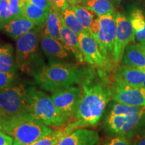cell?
Masks as SVG:
<instances>
[{
    "label": "cell",
    "instance_id": "1",
    "mask_svg": "<svg viewBox=\"0 0 145 145\" xmlns=\"http://www.w3.org/2000/svg\"><path fill=\"white\" fill-rule=\"evenodd\" d=\"M93 80L81 85L82 95L74 116L76 120L70 124L73 130L95 126L112 99V89L104 82L93 83Z\"/></svg>",
    "mask_w": 145,
    "mask_h": 145
},
{
    "label": "cell",
    "instance_id": "2",
    "mask_svg": "<svg viewBox=\"0 0 145 145\" xmlns=\"http://www.w3.org/2000/svg\"><path fill=\"white\" fill-rule=\"evenodd\" d=\"M34 77L41 89L55 92L75 84L81 86L94 76L93 72L85 67L54 62L45 65Z\"/></svg>",
    "mask_w": 145,
    "mask_h": 145
},
{
    "label": "cell",
    "instance_id": "3",
    "mask_svg": "<svg viewBox=\"0 0 145 145\" xmlns=\"http://www.w3.org/2000/svg\"><path fill=\"white\" fill-rule=\"evenodd\" d=\"M1 131L22 145L33 144L53 132L29 112L3 119Z\"/></svg>",
    "mask_w": 145,
    "mask_h": 145
},
{
    "label": "cell",
    "instance_id": "4",
    "mask_svg": "<svg viewBox=\"0 0 145 145\" xmlns=\"http://www.w3.org/2000/svg\"><path fill=\"white\" fill-rule=\"evenodd\" d=\"M42 27L43 26H36L16 40V67L21 71L33 76L45 66L39 52Z\"/></svg>",
    "mask_w": 145,
    "mask_h": 145
},
{
    "label": "cell",
    "instance_id": "5",
    "mask_svg": "<svg viewBox=\"0 0 145 145\" xmlns=\"http://www.w3.org/2000/svg\"><path fill=\"white\" fill-rule=\"evenodd\" d=\"M28 112L47 126L60 127L69 122L63 116L49 95L34 88L27 89Z\"/></svg>",
    "mask_w": 145,
    "mask_h": 145
},
{
    "label": "cell",
    "instance_id": "6",
    "mask_svg": "<svg viewBox=\"0 0 145 145\" xmlns=\"http://www.w3.org/2000/svg\"><path fill=\"white\" fill-rule=\"evenodd\" d=\"M116 31V14L97 16L93 20L89 30V34L97 42L103 55L113 63Z\"/></svg>",
    "mask_w": 145,
    "mask_h": 145
},
{
    "label": "cell",
    "instance_id": "7",
    "mask_svg": "<svg viewBox=\"0 0 145 145\" xmlns=\"http://www.w3.org/2000/svg\"><path fill=\"white\" fill-rule=\"evenodd\" d=\"M28 112V92L23 85H14L0 90V114L3 119Z\"/></svg>",
    "mask_w": 145,
    "mask_h": 145
},
{
    "label": "cell",
    "instance_id": "8",
    "mask_svg": "<svg viewBox=\"0 0 145 145\" xmlns=\"http://www.w3.org/2000/svg\"><path fill=\"white\" fill-rule=\"evenodd\" d=\"M81 95L82 89L72 86L53 92L50 97L61 114L69 121L75 116Z\"/></svg>",
    "mask_w": 145,
    "mask_h": 145
},
{
    "label": "cell",
    "instance_id": "9",
    "mask_svg": "<svg viewBox=\"0 0 145 145\" xmlns=\"http://www.w3.org/2000/svg\"><path fill=\"white\" fill-rule=\"evenodd\" d=\"M116 31L114 40L113 61L118 65L122 60L124 50L130 42L135 40V36L133 27L130 20L122 14H116Z\"/></svg>",
    "mask_w": 145,
    "mask_h": 145
},
{
    "label": "cell",
    "instance_id": "10",
    "mask_svg": "<svg viewBox=\"0 0 145 145\" xmlns=\"http://www.w3.org/2000/svg\"><path fill=\"white\" fill-rule=\"evenodd\" d=\"M79 43L85 62L101 70H110L114 65L101 53L95 39L88 32L79 35Z\"/></svg>",
    "mask_w": 145,
    "mask_h": 145
},
{
    "label": "cell",
    "instance_id": "11",
    "mask_svg": "<svg viewBox=\"0 0 145 145\" xmlns=\"http://www.w3.org/2000/svg\"><path fill=\"white\" fill-rule=\"evenodd\" d=\"M112 99L120 104L145 107V88L116 82L112 89Z\"/></svg>",
    "mask_w": 145,
    "mask_h": 145
},
{
    "label": "cell",
    "instance_id": "12",
    "mask_svg": "<svg viewBox=\"0 0 145 145\" xmlns=\"http://www.w3.org/2000/svg\"><path fill=\"white\" fill-rule=\"evenodd\" d=\"M99 142V137L97 132L81 128L64 136L56 145H97Z\"/></svg>",
    "mask_w": 145,
    "mask_h": 145
},
{
    "label": "cell",
    "instance_id": "13",
    "mask_svg": "<svg viewBox=\"0 0 145 145\" xmlns=\"http://www.w3.org/2000/svg\"><path fill=\"white\" fill-rule=\"evenodd\" d=\"M114 78L116 82L125 86L142 87L145 81V72L122 65L114 70Z\"/></svg>",
    "mask_w": 145,
    "mask_h": 145
},
{
    "label": "cell",
    "instance_id": "14",
    "mask_svg": "<svg viewBox=\"0 0 145 145\" xmlns=\"http://www.w3.org/2000/svg\"><path fill=\"white\" fill-rule=\"evenodd\" d=\"M40 44L42 51L51 59H65L68 57L67 49L62 42L46 36L42 32Z\"/></svg>",
    "mask_w": 145,
    "mask_h": 145
},
{
    "label": "cell",
    "instance_id": "15",
    "mask_svg": "<svg viewBox=\"0 0 145 145\" xmlns=\"http://www.w3.org/2000/svg\"><path fill=\"white\" fill-rule=\"evenodd\" d=\"M61 42L69 51L72 52L75 59L81 64L85 63L84 58L81 51L79 36L75 32L68 28L61 21Z\"/></svg>",
    "mask_w": 145,
    "mask_h": 145
},
{
    "label": "cell",
    "instance_id": "16",
    "mask_svg": "<svg viewBox=\"0 0 145 145\" xmlns=\"http://www.w3.org/2000/svg\"><path fill=\"white\" fill-rule=\"evenodd\" d=\"M124 65L145 72V54L140 44H130L126 46L122 58Z\"/></svg>",
    "mask_w": 145,
    "mask_h": 145
},
{
    "label": "cell",
    "instance_id": "17",
    "mask_svg": "<svg viewBox=\"0 0 145 145\" xmlns=\"http://www.w3.org/2000/svg\"><path fill=\"white\" fill-rule=\"evenodd\" d=\"M36 26L35 24L23 16L11 21L3 27L2 30L11 39L17 40L20 37L31 31Z\"/></svg>",
    "mask_w": 145,
    "mask_h": 145
},
{
    "label": "cell",
    "instance_id": "18",
    "mask_svg": "<svg viewBox=\"0 0 145 145\" xmlns=\"http://www.w3.org/2000/svg\"><path fill=\"white\" fill-rule=\"evenodd\" d=\"M61 20L59 12L52 7L44 24V28L42 32L46 36L61 42Z\"/></svg>",
    "mask_w": 145,
    "mask_h": 145
},
{
    "label": "cell",
    "instance_id": "19",
    "mask_svg": "<svg viewBox=\"0 0 145 145\" xmlns=\"http://www.w3.org/2000/svg\"><path fill=\"white\" fill-rule=\"evenodd\" d=\"M129 20L133 27L135 39L141 46H145V12L136 9L130 14Z\"/></svg>",
    "mask_w": 145,
    "mask_h": 145
},
{
    "label": "cell",
    "instance_id": "20",
    "mask_svg": "<svg viewBox=\"0 0 145 145\" xmlns=\"http://www.w3.org/2000/svg\"><path fill=\"white\" fill-rule=\"evenodd\" d=\"M16 69L13 46L8 44L0 47V72L15 73Z\"/></svg>",
    "mask_w": 145,
    "mask_h": 145
},
{
    "label": "cell",
    "instance_id": "21",
    "mask_svg": "<svg viewBox=\"0 0 145 145\" xmlns=\"http://www.w3.org/2000/svg\"><path fill=\"white\" fill-rule=\"evenodd\" d=\"M49 12L50 11L28 2L25 5L24 16L35 24L36 26H42L46 22Z\"/></svg>",
    "mask_w": 145,
    "mask_h": 145
},
{
    "label": "cell",
    "instance_id": "22",
    "mask_svg": "<svg viewBox=\"0 0 145 145\" xmlns=\"http://www.w3.org/2000/svg\"><path fill=\"white\" fill-rule=\"evenodd\" d=\"M81 4L97 16L115 14L114 5L110 0H86Z\"/></svg>",
    "mask_w": 145,
    "mask_h": 145
},
{
    "label": "cell",
    "instance_id": "23",
    "mask_svg": "<svg viewBox=\"0 0 145 145\" xmlns=\"http://www.w3.org/2000/svg\"><path fill=\"white\" fill-rule=\"evenodd\" d=\"M59 14L62 22L78 36L83 32H88L77 20L75 12L71 8L70 5L67 8L59 12Z\"/></svg>",
    "mask_w": 145,
    "mask_h": 145
},
{
    "label": "cell",
    "instance_id": "24",
    "mask_svg": "<svg viewBox=\"0 0 145 145\" xmlns=\"http://www.w3.org/2000/svg\"><path fill=\"white\" fill-rule=\"evenodd\" d=\"M70 7L75 12L76 17L82 26L89 33L91 26L95 20V14L81 4L71 5Z\"/></svg>",
    "mask_w": 145,
    "mask_h": 145
},
{
    "label": "cell",
    "instance_id": "25",
    "mask_svg": "<svg viewBox=\"0 0 145 145\" xmlns=\"http://www.w3.org/2000/svg\"><path fill=\"white\" fill-rule=\"evenodd\" d=\"M71 132L69 126H67L63 129L52 132L30 145H56L61 138Z\"/></svg>",
    "mask_w": 145,
    "mask_h": 145
},
{
    "label": "cell",
    "instance_id": "26",
    "mask_svg": "<svg viewBox=\"0 0 145 145\" xmlns=\"http://www.w3.org/2000/svg\"><path fill=\"white\" fill-rule=\"evenodd\" d=\"M145 112V107L136 106L118 103L114 104L112 107L110 115H120V116H130L132 114Z\"/></svg>",
    "mask_w": 145,
    "mask_h": 145
},
{
    "label": "cell",
    "instance_id": "27",
    "mask_svg": "<svg viewBox=\"0 0 145 145\" xmlns=\"http://www.w3.org/2000/svg\"><path fill=\"white\" fill-rule=\"evenodd\" d=\"M145 114V112H142L140 113L132 114L129 116L128 120L122 126V129L120 131L118 135L120 136H126L130 132L133 131L137 128L138 125L141 121V119L142 118L143 116Z\"/></svg>",
    "mask_w": 145,
    "mask_h": 145
},
{
    "label": "cell",
    "instance_id": "28",
    "mask_svg": "<svg viewBox=\"0 0 145 145\" xmlns=\"http://www.w3.org/2000/svg\"><path fill=\"white\" fill-rule=\"evenodd\" d=\"M129 116L109 115L108 118V126L110 131L118 135L122 126L128 120Z\"/></svg>",
    "mask_w": 145,
    "mask_h": 145
},
{
    "label": "cell",
    "instance_id": "29",
    "mask_svg": "<svg viewBox=\"0 0 145 145\" xmlns=\"http://www.w3.org/2000/svg\"><path fill=\"white\" fill-rule=\"evenodd\" d=\"M12 21L9 0H0V30Z\"/></svg>",
    "mask_w": 145,
    "mask_h": 145
},
{
    "label": "cell",
    "instance_id": "30",
    "mask_svg": "<svg viewBox=\"0 0 145 145\" xmlns=\"http://www.w3.org/2000/svg\"><path fill=\"white\" fill-rule=\"evenodd\" d=\"M10 10L12 14V20L24 16L25 5L26 3L22 0H9Z\"/></svg>",
    "mask_w": 145,
    "mask_h": 145
},
{
    "label": "cell",
    "instance_id": "31",
    "mask_svg": "<svg viewBox=\"0 0 145 145\" xmlns=\"http://www.w3.org/2000/svg\"><path fill=\"white\" fill-rule=\"evenodd\" d=\"M15 79V73L0 72V90L12 85Z\"/></svg>",
    "mask_w": 145,
    "mask_h": 145
},
{
    "label": "cell",
    "instance_id": "32",
    "mask_svg": "<svg viewBox=\"0 0 145 145\" xmlns=\"http://www.w3.org/2000/svg\"><path fill=\"white\" fill-rule=\"evenodd\" d=\"M104 145H133L128 138L126 136L116 137L106 142Z\"/></svg>",
    "mask_w": 145,
    "mask_h": 145
},
{
    "label": "cell",
    "instance_id": "33",
    "mask_svg": "<svg viewBox=\"0 0 145 145\" xmlns=\"http://www.w3.org/2000/svg\"><path fill=\"white\" fill-rule=\"evenodd\" d=\"M49 1L51 3L52 8L56 9L59 12L69 7V4L67 0H49Z\"/></svg>",
    "mask_w": 145,
    "mask_h": 145
},
{
    "label": "cell",
    "instance_id": "34",
    "mask_svg": "<svg viewBox=\"0 0 145 145\" xmlns=\"http://www.w3.org/2000/svg\"><path fill=\"white\" fill-rule=\"evenodd\" d=\"M28 2L31 3L40 8L44 9V10L50 11L52 8V5L49 0H28Z\"/></svg>",
    "mask_w": 145,
    "mask_h": 145
},
{
    "label": "cell",
    "instance_id": "35",
    "mask_svg": "<svg viewBox=\"0 0 145 145\" xmlns=\"http://www.w3.org/2000/svg\"><path fill=\"white\" fill-rule=\"evenodd\" d=\"M14 138L10 135L2 131H0V145H12Z\"/></svg>",
    "mask_w": 145,
    "mask_h": 145
},
{
    "label": "cell",
    "instance_id": "36",
    "mask_svg": "<svg viewBox=\"0 0 145 145\" xmlns=\"http://www.w3.org/2000/svg\"><path fill=\"white\" fill-rule=\"evenodd\" d=\"M133 145H145V137L138 138L135 140Z\"/></svg>",
    "mask_w": 145,
    "mask_h": 145
},
{
    "label": "cell",
    "instance_id": "37",
    "mask_svg": "<svg viewBox=\"0 0 145 145\" xmlns=\"http://www.w3.org/2000/svg\"><path fill=\"white\" fill-rule=\"evenodd\" d=\"M69 5H74V4H81L83 1H85L86 0H67Z\"/></svg>",
    "mask_w": 145,
    "mask_h": 145
},
{
    "label": "cell",
    "instance_id": "38",
    "mask_svg": "<svg viewBox=\"0 0 145 145\" xmlns=\"http://www.w3.org/2000/svg\"><path fill=\"white\" fill-rule=\"evenodd\" d=\"M3 123V118L1 116V114H0V131H1V128H2Z\"/></svg>",
    "mask_w": 145,
    "mask_h": 145
},
{
    "label": "cell",
    "instance_id": "39",
    "mask_svg": "<svg viewBox=\"0 0 145 145\" xmlns=\"http://www.w3.org/2000/svg\"><path fill=\"white\" fill-rule=\"evenodd\" d=\"M12 145H22V144H20V142H18V141H16V140H14V143H13V144H12Z\"/></svg>",
    "mask_w": 145,
    "mask_h": 145
},
{
    "label": "cell",
    "instance_id": "40",
    "mask_svg": "<svg viewBox=\"0 0 145 145\" xmlns=\"http://www.w3.org/2000/svg\"><path fill=\"white\" fill-rule=\"evenodd\" d=\"M142 87H143V88H145V81H144V82H143L142 85Z\"/></svg>",
    "mask_w": 145,
    "mask_h": 145
},
{
    "label": "cell",
    "instance_id": "41",
    "mask_svg": "<svg viewBox=\"0 0 145 145\" xmlns=\"http://www.w3.org/2000/svg\"><path fill=\"white\" fill-rule=\"evenodd\" d=\"M142 48H143V50H144V54H145V46H142Z\"/></svg>",
    "mask_w": 145,
    "mask_h": 145
},
{
    "label": "cell",
    "instance_id": "42",
    "mask_svg": "<svg viewBox=\"0 0 145 145\" xmlns=\"http://www.w3.org/2000/svg\"><path fill=\"white\" fill-rule=\"evenodd\" d=\"M22 1H24V2L26 3H28V0H22Z\"/></svg>",
    "mask_w": 145,
    "mask_h": 145
},
{
    "label": "cell",
    "instance_id": "43",
    "mask_svg": "<svg viewBox=\"0 0 145 145\" xmlns=\"http://www.w3.org/2000/svg\"><path fill=\"white\" fill-rule=\"evenodd\" d=\"M114 1H117V2H120V1H121V0H114Z\"/></svg>",
    "mask_w": 145,
    "mask_h": 145
}]
</instances>
